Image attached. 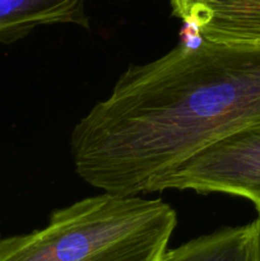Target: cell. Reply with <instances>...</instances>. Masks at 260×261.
Here are the masks:
<instances>
[{"instance_id": "6da1fadb", "label": "cell", "mask_w": 260, "mask_h": 261, "mask_svg": "<svg viewBox=\"0 0 260 261\" xmlns=\"http://www.w3.org/2000/svg\"><path fill=\"white\" fill-rule=\"evenodd\" d=\"M260 122V42L204 38L132 64L69 139L75 172L102 193L147 194L208 145Z\"/></svg>"}, {"instance_id": "7a4b0ae2", "label": "cell", "mask_w": 260, "mask_h": 261, "mask_svg": "<svg viewBox=\"0 0 260 261\" xmlns=\"http://www.w3.org/2000/svg\"><path fill=\"white\" fill-rule=\"evenodd\" d=\"M176 224L162 199L102 193L56 209L42 228L0 239V261H160Z\"/></svg>"}, {"instance_id": "3957f363", "label": "cell", "mask_w": 260, "mask_h": 261, "mask_svg": "<svg viewBox=\"0 0 260 261\" xmlns=\"http://www.w3.org/2000/svg\"><path fill=\"white\" fill-rule=\"evenodd\" d=\"M170 189L240 196L251 201L260 216V122L204 148L157 178L148 193Z\"/></svg>"}, {"instance_id": "277c9868", "label": "cell", "mask_w": 260, "mask_h": 261, "mask_svg": "<svg viewBox=\"0 0 260 261\" xmlns=\"http://www.w3.org/2000/svg\"><path fill=\"white\" fill-rule=\"evenodd\" d=\"M173 17L195 25L205 40L260 42V0H170Z\"/></svg>"}, {"instance_id": "5b68a950", "label": "cell", "mask_w": 260, "mask_h": 261, "mask_svg": "<svg viewBox=\"0 0 260 261\" xmlns=\"http://www.w3.org/2000/svg\"><path fill=\"white\" fill-rule=\"evenodd\" d=\"M89 28L84 0H0V43H12L41 25Z\"/></svg>"}, {"instance_id": "8992f818", "label": "cell", "mask_w": 260, "mask_h": 261, "mask_svg": "<svg viewBox=\"0 0 260 261\" xmlns=\"http://www.w3.org/2000/svg\"><path fill=\"white\" fill-rule=\"evenodd\" d=\"M160 261H260V219L224 227L172 250Z\"/></svg>"}, {"instance_id": "52a82bcc", "label": "cell", "mask_w": 260, "mask_h": 261, "mask_svg": "<svg viewBox=\"0 0 260 261\" xmlns=\"http://www.w3.org/2000/svg\"><path fill=\"white\" fill-rule=\"evenodd\" d=\"M178 36H180V42H178V45H181L185 48L199 47L204 41V37L199 32L198 28L188 22H183V27H181Z\"/></svg>"}, {"instance_id": "ba28073f", "label": "cell", "mask_w": 260, "mask_h": 261, "mask_svg": "<svg viewBox=\"0 0 260 261\" xmlns=\"http://www.w3.org/2000/svg\"><path fill=\"white\" fill-rule=\"evenodd\" d=\"M259 219H260V216H259Z\"/></svg>"}]
</instances>
